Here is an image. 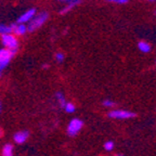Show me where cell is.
<instances>
[{
  "mask_svg": "<svg viewBox=\"0 0 156 156\" xmlns=\"http://www.w3.org/2000/svg\"><path fill=\"white\" fill-rule=\"evenodd\" d=\"M13 55H14V53L10 49L7 48L0 49V69H5L9 65Z\"/></svg>",
  "mask_w": 156,
  "mask_h": 156,
  "instance_id": "3",
  "label": "cell"
},
{
  "mask_svg": "<svg viewBox=\"0 0 156 156\" xmlns=\"http://www.w3.org/2000/svg\"><path fill=\"white\" fill-rule=\"evenodd\" d=\"M76 5H75V3H66L65 7H64L63 9H61V11H60V14H66V13L69 12L71 10H73Z\"/></svg>",
  "mask_w": 156,
  "mask_h": 156,
  "instance_id": "12",
  "label": "cell"
},
{
  "mask_svg": "<svg viewBox=\"0 0 156 156\" xmlns=\"http://www.w3.org/2000/svg\"><path fill=\"white\" fill-rule=\"evenodd\" d=\"M1 44L5 46V48L10 49L14 54L16 53L17 49H19V40L12 33L1 35Z\"/></svg>",
  "mask_w": 156,
  "mask_h": 156,
  "instance_id": "2",
  "label": "cell"
},
{
  "mask_svg": "<svg viewBox=\"0 0 156 156\" xmlns=\"http://www.w3.org/2000/svg\"><path fill=\"white\" fill-rule=\"evenodd\" d=\"M42 68H44V69H46V68H49V65L48 64H44V65H42Z\"/></svg>",
  "mask_w": 156,
  "mask_h": 156,
  "instance_id": "20",
  "label": "cell"
},
{
  "mask_svg": "<svg viewBox=\"0 0 156 156\" xmlns=\"http://www.w3.org/2000/svg\"><path fill=\"white\" fill-rule=\"evenodd\" d=\"M64 58H65V55H64L62 52H58V53L55 54V60L58 62V63H61V62L64 61Z\"/></svg>",
  "mask_w": 156,
  "mask_h": 156,
  "instance_id": "16",
  "label": "cell"
},
{
  "mask_svg": "<svg viewBox=\"0 0 156 156\" xmlns=\"http://www.w3.org/2000/svg\"><path fill=\"white\" fill-rule=\"evenodd\" d=\"M55 99L58 100V104H60V106L63 108L64 107V105H65V98H64V94L62 92H55Z\"/></svg>",
  "mask_w": 156,
  "mask_h": 156,
  "instance_id": "11",
  "label": "cell"
},
{
  "mask_svg": "<svg viewBox=\"0 0 156 156\" xmlns=\"http://www.w3.org/2000/svg\"><path fill=\"white\" fill-rule=\"evenodd\" d=\"M64 108H65V112L66 113H69V114H72V113L75 112V105L73 104V103H65V105H64Z\"/></svg>",
  "mask_w": 156,
  "mask_h": 156,
  "instance_id": "14",
  "label": "cell"
},
{
  "mask_svg": "<svg viewBox=\"0 0 156 156\" xmlns=\"http://www.w3.org/2000/svg\"><path fill=\"white\" fill-rule=\"evenodd\" d=\"M2 156H13V145L12 144H5L2 147L1 152Z\"/></svg>",
  "mask_w": 156,
  "mask_h": 156,
  "instance_id": "10",
  "label": "cell"
},
{
  "mask_svg": "<svg viewBox=\"0 0 156 156\" xmlns=\"http://www.w3.org/2000/svg\"><path fill=\"white\" fill-rule=\"evenodd\" d=\"M12 28V33L15 36H23L27 32V27L23 23H17V24H11L10 25Z\"/></svg>",
  "mask_w": 156,
  "mask_h": 156,
  "instance_id": "6",
  "label": "cell"
},
{
  "mask_svg": "<svg viewBox=\"0 0 156 156\" xmlns=\"http://www.w3.org/2000/svg\"><path fill=\"white\" fill-rule=\"evenodd\" d=\"M104 149H105V151L111 152L113 149H114V143H113L112 141H107V142H105V143H104Z\"/></svg>",
  "mask_w": 156,
  "mask_h": 156,
  "instance_id": "15",
  "label": "cell"
},
{
  "mask_svg": "<svg viewBox=\"0 0 156 156\" xmlns=\"http://www.w3.org/2000/svg\"><path fill=\"white\" fill-rule=\"evenodd\" d=\"M58 2H64V3H75V5H79L81 0H56Z\"/></svg>",
  "mask_w": 156,
  "mask_h": 156,
  "instance_id": "17",
  "label": "cell"
},
{
  "mask_svg": "<svg viewBox=\"0 0 156 156\" xmlns=\"http://www.w3.org/2000/svg\"><path fill=\"white\" fill-rule=\"evenodd\" d=\"M1 72H2V69H0V76H1Z\"/></svg>",
  "mask_w": 156,
  "mask_h": 156,
  "instance_id": "24",
  "label": "cell"
},
{
  "mask_svg": "<svg viewBox=\"0 0 156 156\" xmlns=\"http://www.w3.org/2000/svg\"><path fill=\"white\" fill-rule=\"evenodd\" d=\"M8 33H12V28H11V26L0 24V35L8 34Z\"/></svg>",
  "mask_w": 156,
  "mask_h": 156,
  "instance_id": "13",
  "label": "cell"
},
{
  "mask_svg": "<svg viewBox=\"0 0 156 156\" xmlns=\"http://www.w3.org/2000/svg\"><path fill=\"white\" fill-rule=\"evenodd\" d=\"M133 116L134 114L132 112L124 110H114L108 113V117L115 118V119H128V118H131Z\"/></svg>",
  "mask_w": 156,
  "mask_h": 156,
  "instance_id": "5",
  "label": "cell"
},
{
  "mask_svg": "<svg viewBox=\"0 0 156 156\" xmlns=\"http://www.w3.org/2000/svg\"><path fill=\"white\" fill-rule=\"evenodd\" d=\"M28 136H29L28 131H19L13 136V139H14V141L16 142L17 144H22L26 141Z\"/></svg>",
  "mask_w": 156,
  "mask_h": 156,
  "instance_id": "8",
  "label": "cell"
},
{
  "mask_svg": "<svg viewBox=\"0 0 156 156\" xmlns=\"http://www.w3.org/2000/svg\"><path fill=\"white\" fill-rule=\"evenodd\" d=\"M2 134H3V131H2V129L0 128V136H2Z\"/></svg>",
  "mask_w": 156,
  "mask_h": 156,
  "instance_id": "22",
  "label": "cell"
},
{
  "mask_svg": "<svg viewBox=\"0 0 156 156\" xmlns=\"http://www.w3.org/2000/svg\"><path fill=\"white\" fill-rule=\"evenodd\" d=\"M83 122H81L80 119H78V118H74V119H72L67 126L68 136H76L78 132L80 131L81 128H83Z\"/></svg>",
  "mask_w": 156,
  "mask_h": 156,
  "instance_id": "4",
  "label": "cell"
},
{
  "mask_svg": "<svg viewBox=\"0 0 156 156\" xmlns=\"http://www.w3.org/2000/svg\"><path fill=\"white\" fill-rule=\"evenodd\" d=\"M1 111H2V102L0 100V113H1Z\"/></svg>",
  "mask_w": 156,
  "mask_h": 156,
  "instance_id": "21",
  "label": "cell"
},
{
  "mask_svg": "<svg viewBox=\"0 0 156 156\" xmlns=\"http://www.w3.org/2000/svg\"><path fill=\"white\" fill-rule=\"evenodd\" d=\"M35 14H36V10L29 9L28 11H26L25 13H23V14L17 19V23H23V24H24V23L29 22V21L34 17Z\"/></svg>",
  "mask_w": 156,
  "mask_h": 156,
  "instance_id": "7",
  "label": "cell"
},
{
  "mask_svg": "<svg viewBox=\"0 0 156 156\" xmlns=\"http://www.w3.org/2000/svg\"><path fill=\"white\" fill-rule=\"evenodd\" d=\"M116 156H124V155H122V154H117Z\"/></svg>",
  "mask_w": 156,
  "mask_h": 156,
  "instance_id": "23",
  "label": "cell"
},
{
  "mask_svg": "<svg viewBox=\"0 0 156 156\" xmlns=\"http://www.w3.org/2000/svg\"><path fill=\"white\" fill-rule=\"evenodd\" d=\"M48 17H49L48 12H40V13H38V14H35L34 17H33L29 22H27L28 23V26H26L27 30L30 33L37 30L39 27H41L42 25L47 22Z\"/></svg>",
  "mask_w": 156,
  "mask_h": 156,
  "instance_id": "1",
  "label": "cell"
},
{
  "mask_svg": "<svg viewBox=\"0 0 156 156\" xmlns=\"http://www.w3.org/2000/svg\"><path fill=\"white\" fill-rule=\"evenodd\" d=\"M149 1H155V0H149Z\"/></svg>",
  "mask_w": 156,
  "mask_h": 156,
  "instance_id": "25",
  "label": "cell"
},
{
  "mask_svg": "<svg viewBox=\"0 0 156 156\" xmlns=\"http://www.w3.org/2000/svg\"><path fill=\"white\" fill-rule=\"evenodd\" d=\"M103 105H104L105 107H113L115 105V103L111 100H104L103 101Z\"/></svg>",
  "mask_w": 156,
  "mask_h": 156,
  "instance_id": "18",
  "label": "cell"
},
{
  "mask_svg": "<svg viewBox=\"0 0 156 156\" xmlns=\"http://www.w3.org/2000/svg\"><path fill=\"white\" fill-rule=\"evenodd\" d=\"M108 2H115V3H119V5H124V3L128 2V0H106Z\"/></svg>",
  "mask_w": 156,
  "mask_h": 156,
  "instance_id": "19",
  "label": "cell"
},
{
  "mask_svg": "<svg viewBox=\"0 0 156 156\" xmlns=\"http://www.w3.org/2000/svg\"><path fill=\"white\" fill-rule=\"evenodd\" d=\"M138 48H139L140 51L143 52V53H149V52L151 51V46H150V44L149 42H146V41H143V40L139 41V44H138Z\"/></svg>",
  "mask_w": 156,
  "mask_h": 156,
  "instance_id": "9",
  "label": "cell"
}]
</instances>
